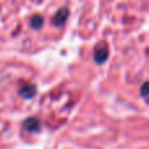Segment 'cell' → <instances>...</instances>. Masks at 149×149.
Segmentation results:
<instances>
[{
    "mask_svg": "<svg viewBox=\"0 0 149 149\" xmlns=\"http://www.w3.org/2000/svg\"><path fill=\"white\" fill-rule=\"evenodd\" d=\"M67 17H68V10L65 9V8H62V9L56 13V16H55L54 24L55 25H63V24L65 22V20H67Z\"/></svg>",
    "mask_w": 149,
    "mask_h": 149,
    "instance_id": "obj_2",
    "label": "cell"
},
{
    "mask_svg": "<svg viewBox=\"0 0 149 149\" xmlns=\"http://www.w3.org/2000/svg\"><path fill=\"white\" fill-rule=\"evenodd\" d=\"M31 25H33L34 29H39L42 25H43V20H42L41 16H36V17H33V20H31Z\"/></svg>",
    "mask_w": 149,
    "mask_h": 149,
    "instance_id": "obj_4",
    "label": "cell"
},
{
    "mask_svg": "<svg viewBox=\"0 0 149 149\" xmlns=\"http://www.w3.org/2000/svg\"><path fill=\"white\" fill-rule=\"evenodd\" d=\"M21 95L25 98H31L34 94H36V88L31 86V85H29V86H25L21 89Z\"/></svg>",
    "mask_w": 149,
    "mask_h": 149,
    "instance_id": "obj_3",
    "label": "cell"
},
{
    "mask_svg": "<svg viewBox=\"0 0 149 149\" xmlns=\"http://www.w3.org/2000/svg\"><path fill=\"white\" fill-rule=\"evenodd\" d=\"M24 127L30 132H36V131H39V128H41V122L37 118H29L25 120Z\"/></svg>",
    "mask_w": 149,
    "mask_h": 149,
    "instance_id": "obj_1",
    "label": "cell"
},
{
    "mask_svg": "<svg viewBox=\"0 0 149 149\" xmlns=\"http://www.w3.org/2000/svg\"><path fill=\"white\" fill-rule=\"evenodd\" d=\"M141 95H144V97H148L149 95V82H145L144 85L141 86Z\"/></svg>",
    "mask_w": 149,
    "mask_h": 149,
    "instance_id": "obj_5",
    "label": "cell"
}]
</instances>
